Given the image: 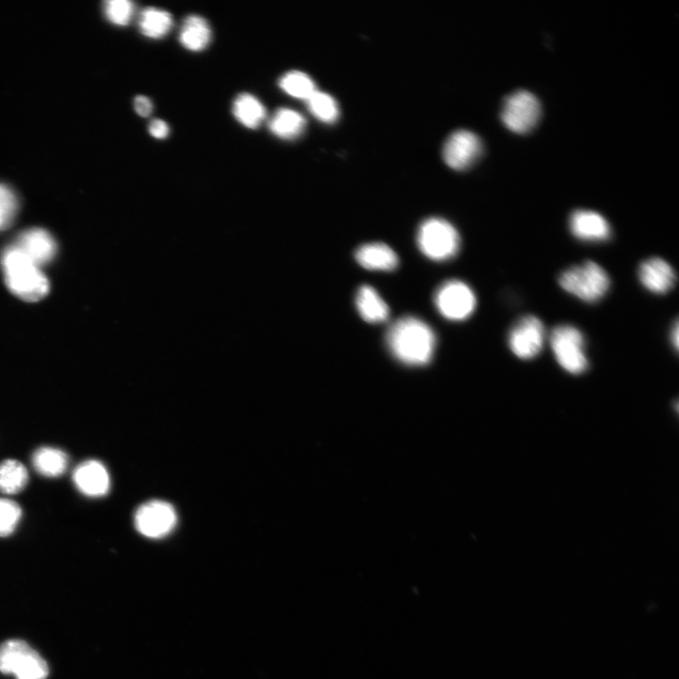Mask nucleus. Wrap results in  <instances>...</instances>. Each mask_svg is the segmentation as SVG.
Masks as SVG:
<instances>
[{"label":"nucleus","mask_w":679,"mask_h":679,"mask_svg":"<svg viewBox=\"0 0 679 679\" xmlns=\"http://www.w3.org/2000/svg\"><path fill=\"white\" fill-rule=\"evenodd\" d=\"M394 356L411 366L427 364L434 356L436 337L422 320L406 316L395 321L386 336Z\"/></svg>","instance_id":"nucleus-1"},{"label":"nucleus","mask_w":679,"mask_h":679,"mask_svg":"<svg viewBox=\"0 0 679 679\" xmlns=\"http://www.w3.org/2000/svg\"><path fill=\"white\" fill-rule=\"evenodd\" d=\"M0 264L8 289L27 302L43 300L50 292V283L34 261L13 245L3 252Z\"/></svg>","instance_id":"nucleus-2"},{"label":"nucleus","mask_w":679,"mask_h":679,"mask_svg":"<svg viewBox=\"0 0 679 679\" xmlns=\"http://www.w3.org/2000/svg\"><path fill=\"white\" fill-rule=\"evenodd\" d=\"M559 283L569 294L589 303L603 298L611 285L607 272L592 260L565 270Z\"/></svg>","instance_id":"nucleus-3"},{"label":"nucleus","mask_w":679,"mask_h":679,"mask_svg":"<svg viewBox=\"0 0 679 679\" xmlns=\"http://www.w3.org/2000/svg\"><path fill=\"white\" fill-rule=\"evenodd\" d=\"M0 671L17 679H45L50 673L45 660L20 640H10L0 645Z\"/></svg>","instance_id":"nucleus-4"},{"label":"nucleus","mask_w":679,"mask_h":679,"mask_svg":"<svg viewBox=\"0 0 679 679\" xmlns=\"http://www.w3.org/2000/svg\"><path fill=\"white\" fill-rule=\"evenodd\" d=\"M418 244L428 259L443 261L457 255L460 239L457 229L450 222L442 219H428L419 229Z\"/></svg>","instance_id":"nucleus-5"},{"label":"nucleus","mask_w":679,"mask_h":679,"mask_svg":"<svg viewBox=\"0 0 679 679\" xmlns=\"http://www.w3.org/2000/svg\"><path fill=\"white\" fill-rule=\"evenodd\" d=\"M550 343L555 360L573 375H579L588 368L582 333L573 326H559L552 332Z\"/></svg>","instance_id":"nucleus-6"},{"label":"nucleus","mask_w":679,"mask_h":679,"mask_svg":"<svg viewBox=\"0 0 679 679\" xmlns=\"http://www.w3.org/2000/svg\"><path fill=\"white\" fill-rule=\"evenodd\" d=\"M541 104L529 91L513 92L504 101L501 119L509 131L518 134L531 132L541 116Z\"/></svg>","instance_id":"nucleus-7"},{"label":"nucleus","mask_w":679,"mask_h":679,"mask_svg":"<svg viewBox=\"0 0 679 679\" xmlns=\"http://www.w3.org/2000/svg\"><path fill=\"white\" fill-rule=\"evenodd\" d=\"M435 304L440 314L451 321L469 318L475 310L476 299L473 290L465 283L450 281L437 290Z\"/></svg>","instance_id":"nucleus-8"},{"label":"nucleus","mask_w":679,"mask_h":679,"mask_svg":"<svg viewBox=\"0 0 679 679\" xmlns=\"http://www.w3.org/2000/svg\"><path fill=\"white\" fill-rule=\"evenodd\" d=\"M177 514L172 505L153 500L137 509L134 523L139 533L151 539H159L172 532L177 523Z\"/></svg>","instance_id":"nucleus-9"},{"label":"nucleus","mask_w":679,"mask_h":679,"mask_svg":"<svg viewBox=\"0 0 679 679\" xmlns=\"http://www.w3.org/2000/svg\"><path fill=\"white\" fill-rule=\"evenodd\" d=\"M546 339L544 324L533 316L519 319L508 334V346L519 359L531 360L542 351Z\"/></svg>","instance_id":"nucleus-10"},{"label":"nucleus","mask_w":679,"mask_h":679,"mask_svg":"<svg viewBox=\"0 0 679 679\" xmlns=\"http://www.w3.org/2000/svg\"><path fill=\"white\" fill-rule=\"evenodd\" d=\"M482 152L483 142L480 137L467 130H458L446 139L443 157L451 168L464 170L480 158Z\"/></svg>","instance_id":"nucleus-11"},{"label":"nucleus","mask_w":679,"mask_h":679,"mask_svg":"<svg viewBox=\"0 0 679 679\" xmlns=\"http://www.w3.org/2000/svg\"><path fill=\"white\" fill-rule=\"evenodd\" d=\"M12 245L38 268L50 264L58 251L53 236L48 231L37 228L23 231Z\"/></svg>","instance_id":"nucleus-12"},{"label":"nucleus","mask_w":679,"mask_h":679,"mask_svg":"<svg viewBox=\"0 0 679 679\" xmlns=\"http://www.w3.org/2000/svg\"><path fill=\"white\" fill-rule=\"evenodd\" d=\"M73 482L83 495L89 498H101L110 490V475L102 462L89 459L76 467L73 473Z\"/></svg>","instance_id":"nucleus-13"},{"label":"nucleus","mask_w":679,"mask_h":679,"mask_svg":"<svg viewBox=\"0 0 679 679\" xmlns=\"http://www.w3.org/2000/svg\"><path fill=\"white\" fill-rule=\"evenodd\" d=\"M569 226L574 236L582 241L603 242L611 236L604 216L593 211L579 210L571 215Z\"/></svg>","instance_id":"nucleus-14"},{"label":"nucleus","mask_w":679,"mask_h":679,"mask_svg":"<svg viewBox=\"0 0 679 679\" xmlns=\"http://www.w3.org/2000/svg\"><path fill=\"white\" fill-rule=\"evenodd\" d=\"M639 279L648 291L658 295L667 294L676 282L673 268L660 258L644 260L639 268Z\"/></svg>","instance_id":"nucleus-15"},{"label":"nucleus","mask_w":679,"mask_h":679,"mask_svg":"<svg viewBox=\"0 0 679 679\" xmlns=\"http://www.w3.org/2000/svg\"><path fill=\"white\" fill-rule=\"evenodd\" d=\"M358 264L372 271H394L399 265L396 253L383 243L366 244L355 252Z\"/></svg>","instance_id":"nucleus-16"},{"label":"nucleus","mask_w":679,"mask_h":679,"mask_svg":"<svg viewBox=\"0 0 679 679\" xmlns=\"http://www.w3.org/2000/svg\"><path fill=\"white\" fill-rule=\"evenodd\" d=\"M212 40L209 23L199 15H190L185 19L180 34V44L190 52L204 51Z\"/></svg>","instance_id":"nucleus-17"},{"label":"nucleus","mask_w":679,"mask_h":679,"mask_svg":"<svg viewBox=\"0 0 679 679\" xmlns=\"http://www.w3.org/2000/svg\"><path fill=\"white\" fill-rule=\"evenodd\" d=\"M356 306L362 318L368 323L379 324L389 319V307L372 286L363 285L359 288Z\"/></svg>","instance_id":"nucleus-18"},{"label":"nucleus","mask_w":679,"mask_h":679,"mask_svg":"<svg viewBox=\"0 0 679 679\" xmlns=\"http://www.w3.org/2000/svg\"><path fill=\"white\" fill-rule=\"evenodd\" d=\"M33 466L37 473L46 477L63 475L69 466L68 454L55 447H40L33 455Z\"/></svg>","instance_id":"nucleus-19"},{"label":"nucleus","mask_w":679,"mask_h":679,"mask_svg":"<svg viewBox=\"0 0 679 679\" xmlns=\"http://www.w3.org/2000/svg\"><path fill=\"white\" fill-rule=\"evenodd\" d=\"M138 25L146 37L161 39L172 29L173 19L166 11L149 7L141 12Z\"/></svg>","instance_id":"nucleus-20"},{"label":"nucleus","mask_w":679,"mask_h":679,"mask_svg":"<svg viewBox=\"0 0 679 679\" xmlns=\"http://www.w3.org/2000/svg\"><path fill=\"white\" fill-rule=\"evenodd\" d=\"M234 115L245 128L255 130L267 116L266 108L254 96L244 92L234 103Z\"/></svg>","instance_id":"nucleus-21"},{"label":"nucleus","mask_w":679,"mask_h":679,"mask_svg":"<svg viewBox=\"0 0 679 679\" xmlns=\"http://www.w3.org/2000/svg\"><path fill=\"white\" fill-rule=\"evenodd\" d=\"M306 127V119L297 111L281 108L269 122V129L273 134L283 139L299 137Z\"/></svg>","instance_id":"nucleus-22"},{"label":"nucleus","mask_w":679,"mask_h":679,"mask_svg":"<svg viewBox=\"0 0 679 679\" xmlns=\"http://www.w3.org/2000/svg\"><path fill=\"white\" fill-rule=\"evenodd\" d=\"M28 483L27 468L17 459H5L0 464V492L17 495Z\"/></svg>","instance_id":"nucleus-23"},{"label":"nucleus","mask_w":679,"mask_h":679,"mask_svg":"<svg viewBox=\"0 0 679 679\" xmlns=\"http://www.w3.org/2000/svg\"><path fill=\"white\" fill-rule=\"evenodd\" d=\"M280 86L288 95L305 100L316 91L311 76L301 71H290L284 75Z\"/></svg>","instance_id":"nucleus-24"},{"label":"nucleus","mask_w":679,"mask_h":679,"mask_svg":"<svg viewBox=\"0 0 679 679\" xmlns=\"http://www.w3.org/2000/svg\"><path fill=\"white\" fill-rule=\"evenodd\" d=\"M308 110L323 122H334L339 116L337 101L328 92L316 90L307 100Z\"/></svg>","instance_id":"nucleus-25"},{"label":"nucleus","mask_w":679,"mask_h":679,"mask_svg":"<svg viewBox=\"0 0 679 679\" xmlns=\"http://www.w3.org/2000/svg\"><path fill=\"white\" fill-rule=\"evenodd\" d=\"M22 517L20 506L11 499H0V537H8L17 530Z\"/></svg>","instance_id":"nucleus-26"},{"label":"nucleus","mask_w":679,"mask_h":679,"mask_svg":"<svg viewBox=\"0 0 679 679\" xmlns=\"http://www.w3.org/2000/svg\"><path fill=\"white\" fill-rule=\"evenodd\" d=\"M19 199L12 190L0 184V231L9 228L19 212Z\"/></svg>","instance_id":"nucleus-27"},{"label":"nucleus","mask_w":679,"mask_h":679,"mask_svg":"<svg viewBox=\"0 0 679 679\" xmlns=\"http://www.w3.org/2000/svg\"><path fill=\"white\" fill-rule=\"evenodd\" d=\"M134 10V4L128 0H110L104 4L107 20L118 26L130 24Z\"/></svg>","instance_id":"nucleus-28"},{"label":"nucleus","mask_w":679,"mask_h":679,"mask_svg":"<svg viewBox=\"0 0 679 679\" xmlns=\"http://www.w3.org/2000/svg\"><path fill=\"white\" fill-rule=\"evenodd\" d=\"M149 133L157 139H164L169 134V127L166 123L160 119L153 120L149 125Z\"/></svg>","instance_id":"nucleus-29"},{"label":"nucleus","mask_w":679,"mask_h":679,"mask_svg":"<svg viewBox=\"0 0 679 679\" xmlns=\"http://www.w3.org/2000/svg\"><path fill=\"white\" fill-rule=\"evenodd\" d=\"M134 108L136 113L143 117H148L150 116L153 109L151 101L144 96H139L135 98Z\"/></svg>","instance_id":"nucleus-30"},{"label":"nucleus","mask_w":679,"mask_h":679,"mask_svg":"<svg viewBox=\"0 0 679 679\" xmlns=\"http://www.w3.org/2000/svg\"><path fill=\"white\" fill-rule=\"evenodd\" d=\"M678 333H679L678 323L676 322L675 324L674 329L672 330V340H673V343L675 349L678 348V339H679Z\"/></svg>","instance_id":"nucleus-31"}]
</instances>
